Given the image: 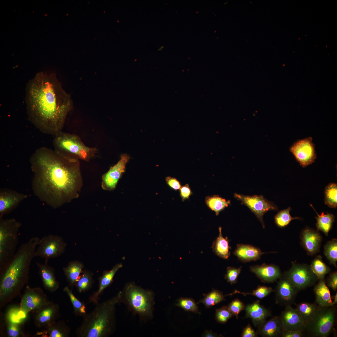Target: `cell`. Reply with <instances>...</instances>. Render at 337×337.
<instances>
[{
    "instance_id": "obj_1",
    "label": "cell",
    "mask_w": 337,
    "mask_h": 337,
    "mask_svg": "<svg viewBox=\"0 0 337 337\" xmlns=\"http://www.w3.org/2000/svg\"><path fill=\"white\" fill-rule=\"evenodd\" d=\"M30 163L33 190L42 201L56 208L78 197L82 185L79 160L43 147L36 150Z\"/></svg>"
},
{
    "instance_id": "obj_2",
    "label": "cell",
    "mask_w": 337,
    "mask_h": 337,
    "mask_svg": "<svg viewBox=\"0 0 337 337\" xmlns=\"http://www.w3.org/2000/svg\"><path fill=\"white\" fill-rule=\"evenodd\" d=\"M27 111L31 122L41 132L55 136L62 131L73 107L70 95L54 73H37L27 90Z\"/></svg>"
},
{
    "instance_id": "obj_3",
    "label": "cell",
    "mask_w": 337,
    "mask_h": 337,
    "mask_svg": "<svg viewBox=\"0 0 337 337\" xmlns=\"http://www.w3.org/2000/svg\"><path fill=\"white\" fill-rule=\"evenodd\" d=\"M40 239L31 238L21 245L10 263L0 273V306L1 308L18 296L28 283L29 267Z\"/></svg>"
},
{
    "instance_id": "obj_4",
    "label": "cell",
    "mask_w": 337,
    "mask_h": 337,
    "mask_svg": "<svg viewBox=\"0 0 337 337\" xmlns=\"http://www.w3.org/2000/svg\"><path fill=\"white\" fill-rule=\"evenodd\" d=\"M121 291L113 297L98 303L94 309L83 317L81 325L76 330L80 337H107L112 333L115 324L116 304L120 302Z\"/></svg>"
},
{
    "instance_id": "obj_5",
    "label": "cell",
    "mask_w": 337,
    "mask_h": 337,
    "mask_svg": "<svg viewBox=\"0 0 337 337\" xmlns=\"http://www.w3.org/2000/svg\"><path fill=\"white\" fill-rule=\"evenodd\" d=\"M53 145L54 150L62 156L85 161L93 158L98 150L86 146L77 135L62 131L54 136Z\"/></svg>"
},
{
    "instance_id": "obj_6",
    "label": "cell",
    "mask_w": 337,
    "mask_h": 337,
    "mask_svg": "<svg viewBox=\"0 0 337 337\" xmlns=\"http://www.w3.org/2000/svg\"><path fill=\"white\" fill-rule=\"evenodd\" d=\"M120 302L125 303L133 312L142 318H150L153 315L154 293L134 283L130 282L125 285L121 291Z\"/></svg>"
},
{
    "instance_id": "obj_7",
    "label": "cell",
    "mask_w": 337,
    "mask_h": 337,
    "mask_svg": "<svg viewBox=\"0 0 337 337\" xmlns=\"http://www.w3.org/2000/svg\"><path fill=\"white\" fill-rule=\"evenodd\" d=\"M21 223L13 219H0V271L2 273L16 253Z\"/></svg>"
},
{
    "instance_id": "obj_8",
    "label": "cell",
    "mask_w": 337,
    "mask_h": 337,
    "mask_svg": "<svg viewBox=\"0 0 337 337\" xmlns=\"http://www.w3.org/2000/svg\"><path fill=\"white\" fill-rule=\"evenodd\" d=\"M336 305L320 306L312 319L305 324L304 336L327 337L333 331L336 324Z\"/></svg>"
},
{
    "instance_id": "obj_9",
    "label": "cell",
    "mask_w": 337,
    "mask_h": 337,
    "mask_svg": "<svg viewBox=\"0 0 337 337\" xmlns=\"http://www.w3.org/2000/svg\"><path fill=\"white\" fill-rule=\"evenodd\" d=\"M284 276L289 280L298 292L314 285L318 280L310 266L294 262Z\"/></svg>"
},
{
    "instance_id": "obj_10",
    "label": "cell",
    "mask_w": 337,
    "mask_h": 337,
    "mask_svg": "<svg viewBox=\"0 0 337 337\" xmlns=\"http://www.w3.org/2000/svg\"><path fill=\"white\" fill-rule=\"evenodd\" d=\"M66 244L60 236L53 235L46 236L40 239L35 252V256L40 257L47 262L52 258L63 254Z\"/></svg>"
},
{
    "instance_id": "obj_11",
    "label": "cell",
    "mask_w": 337,
    "mask_h": 337,
    "mask_svg": "<svg viewBox=\"0 0 337 337\" xmlns=\"http://www.w3.org/2000/svg\"><path fill=\"white\" fill-rule=\"evenodd\" d=\"M312 139L311 137H309L298 140L290 148V152L303 168L312 164L317 158Z\"/></svg>"
},
{
    "instance_id": "obj_12",
    "label": "cell",
    "mask_w": 337,
    "mask_h": 337,
    "mask_svg": "<svg viewBox=\"0 0 337 337\" xmlns=\"http://www.w3.org/2000/svg\"><path fill=\"white\" fill-rule=\"evenodd\" d=\"M49 301L42 289L31 288L27 285L21 298L20 307L28 314L34 312Z\"/></svg>"
},
{
    "instance_id": "obj_13",
    "label": "cell",
    "mask_w": 337,
    "mask_h": 337,
    "mask_svg": "<svg viewBox=\"0 0 337 337\" xmlns=\"http://www.w3.org/2000/svg\"><path fill=\"white\" fill-rule=\"evenodd\" d=\"M234 196L255 214L264 227L262 218L264 213L269 210L277 209L274 204L265 199L262 196H245L235 193Z\"/></svg>"
},
{
    "instance_id": "obj_14",
    "label": "cell",
    "mask_w": 337,
    "mask_h": 337,
    "mask_svg": "<svg viewBox=\"0 0 337 337\" xmlns=\"http://www.w3.org/2000/svg\"><path fill=\"white\" fill-rule=\"evenodd\" d=\"M129 156L126 154H122L118 162L102 177L101 187L104 190L112 191L116 188L117 183L125 172L126 165Z\"/></svg>"
},
{
    "instance_id": "obj_15",
    "label": "cell",
    "mask_w": 337,
    "mask_h": 337,
    "mask_svg": "<svg viewBox=\"0 0 337 337\" xmlns=\"http://www.w3.org/2000/svg\"><path fill=\"white\" fill-rule=\"evenodd\" d=\"M59 312V305L49 301L33 312L34 321L36 326L39 328L46 327L56 321Z\"/></svg>"
},
{
    "instance_id": "obj_16",
    "label": "cell",
    "mask_w": 337,
    "mask_h": 337,
    "mask_svg": "<svg viewBox=\"0 0 337 337\" xmlns=\"http://www.w3.org/2000/svg\"><path fill=\"white\" fill-rule=\"evenodd\" d=\"M280 278L275 290L276 303L285 306L291 305L294 303L298 291L284 275Z\"/></svg>"
},
{
    "instance_id": "obj_17",
    "label": "cell",
    "mask_w": 337,
    "mask_h": 337,
    "mask_svg": "<svg viewBox=\"0 0 337 337\" xmlns=\"http://www.w3.org/2000/svg\"><path fill=\"white\" fill-rule=\"evenodd\" d=\"M27 197L26 195L11 190H1L0 219L14 210Z\"/></svg>"
},
{
    "instance_id": "obj_18",
    "label": "cell",
    "mask_w": 337,
    "mask_h": 337,
    "mask_svg": "<svg viewBox=\"0 0 337 337\" xmlns=\"http://www.w3.org/2000/svg\"><path fill=\"white\" fill-rule=\"evenodd\" d=\"M279 317L284 330L303 331L305 323L296 308H293L291 305L286 306Z\"/></svg>"
},
{
    "instance_id": "obj_19",
    "label": "cell",
    "mask_w": 337,
    "mask_h": 337,
    "mask_svg": "<svg viewBox=\"0 0 337 337\" xmlns=\"http://www.w3.org/2000/svg\"><path fill=\"white\" fill-rule=\"evenodd\" d=\"M244 309L246 317L250 318L255 327L260 325L271 315L268 309L260 304L259 300L246 305Z\"/></svg>"
},
{
    "instance_id": "obj_20",
    "label": "cell",
    "mask_w": 337,
    "mask_h": 337,
    "mask_svg": "<svg viewBox=\"0 0 337 337\" xmlns=\"http://www.w3.org/2000/svg\"><path fill=\"white\" fill-rule=\"evenodd\" d=\"M251 271L264 282H272L282 276L279 268L273 265H255L250 267Z\"/></svg>"
},
{
    "instance_id": "obj_21",
    "label": "cell",
    "mask_w": 337,
    "mask_h": 337,
    "mask_svg": "<svg viewBox=\"0 0 337 337\" xmlns=\"http://www.w3.org/2000/svg\"><path fill=\"white\" fill-rule=\"evenodd\" d=\"M122 266V263H119L115 265L111 270L104 271L99 279L98 289L90 296L89 302L94 304L99 302L100 296L104 291L111 284L115 274Z\"/></svg>"
},
{
    "instance_id": "obj_22",
    "label": "cell",
    "mask_w": 337,
    "mask_h": 337,
    "mask_svg": "<svg viewBox=\"0 0 337 337\" xmlns=\"http://www.w3.org/2000/svg\"><path fill=\"white\" fill-rule=\"evenodd\" d=\"M38 268V273L41 279L43 286L51 292L57 290L59 287V283L56 280L54 269L48 264L36 263Z\"/></svg>"
},
{
    "instance_id": "obj_23",
    "label": "cell",
    "mask_w": 337,
    "mask_h": 337,
    "mask_svg": "<svg viewBox=\"0 0 337 337\" xmlns=\"http://www.w3.org/2000/svg\"><path fill=\"white\" fill-rule=\"evenodd\" d=\"M257 327V333L264 337H281L284 331L280 317L275 316L266 320Z\"/></svg>"
},
{
    "instance_id": "obj_24",
    "label": "cell",
    "mask_w": 337,
    "mask_h": 337,
    "mask_svg": "<svg viewBox=\"0 0 337 337\" xmlns=\"http://www.w3.org/2000/svg\"><path fill=\"white\" fill-rule=\"evenodd\" d=\"M301 239L303 247L309 254L313 255L318 252L322 237L318 231L306 228L302 233Z\"/></svg>"
},
{
    "instance_id": "obj_25",
    "label": "cell",
    "mask_w": 337,
    "mask_h": 337,
    "mask_svg": "<svg viewBox=\"0 0 337 337\" xmlns=\"http://www.w3.org/2000/svg\"><path fill=\"white\" fill-rule=\"evenodd\" d=\"M264 253L259 248L244 244H238L234 254L242 261L249 262L258 259Z\"/></svg>"
},
{
    "instance_id": "obj_26",
    "label": "cell",
    "mask_w": 337,
    "mask_h": 337,
    "mask_svg": "<svg viewBox=\"0 0 337 337\" xmlns=\"http://www.w3.org/2000/svg\"><path fill=\"white\" fill-rule=\"evenodd\" d=\"M314 291L315 294V302L320 306L331 305L332 300L330 292L326 285L324 279L319 280L315 285Z\"/></svg>"
},
{
    "instance_id": "obj_27",
    "label": "cell",
    "mask_w": 337,
    "mask_h": 337,
    "mask_svg": "<svg viewBox=\"0 0 337 337\" xmlns=\"http://www.w3.org/2000/svg\"><path fill=\"white\" fill-rule=\"evenodd\" d=\"M84 266L81 262L72 261L63 268V271L70 286L73 288L83 271Z\"/></svg>"
},
{
    "instance_id": "obj_28",
    "label": "cell",
    "mask_w": 337,
    "mask_h": 337,
    "mask_svg": "<svg viewBox=\"0 0 337 337\" xmlns=\"http://www.w3.org/2000/svg\"><path fill=\"white\" fill-rule=\"evenodd\" d=\"M46 334L49 337H67L71 330L69 326L63 321H55L45 328Z\"/></svg>"
},
{
    "instance_id": "obj_29",
    "label": "cell",
    "mask_w": 337,
    "mask_h": 337,
    "mask_svg": "<svg viewBox=\"0 0 337 337\" xmlns=\"http://www.w3.org/2000/svg\"><path fill=\"white\" fill-rule=\"evenodd\" d=\"M222 228H219L218 236L213 242L212 248L214 252L219 257L225 259H227L230 255L227 238L224 237L222 233Z\"/></svg>"
},
{
    "instance_id": "obj_30",
    "label": "cell",
    "mask_w": 337,
    "mask_h": 337,
    "mask_svg": "<svg viewBox=\"0 0 337 337\" xmlns=\"http://www.w3.org/2000/svg\"><path fill=\"white\" fill-rule=\"evenodd\" d=\"M310 206L317 215V217H315L317 219L316 226L317 230L322 231L327 235L335 221V217L332 213H327L325 214L324 212L319 215L311 204H310Z\"/></svg>"
},
{
    "instance_id": "obj_31",
    "label": "cell",
    "mask_w": 337,
    "mask_h": 337,
    "mask_svg": "<svg viewBox=\"0 0 337 337\" xmlns=\"http://www.w3.org/2000/svg\"><path fill=\"white\" fill-rule=\"evenodd\" d=\"M319 307L315 302L313 303L302 302L296 305V309L301 315L305 324L314 316Z\"/></svg>"
},
{
    "instance_id": "obj_32",
    "label": "cell",
    "mask_w": 337,
    "mask_h": 337,
    "mask_svg": "<svg viewBox=\"0 0 337 337\" xmlns=\"http://www.w3.org/2000/svg\"><path fill=\"white\" fill-rule=\"evenodd\" d=\"M205 202L207 206L211 210L214 211L217 215L228 206L230 203V200L226 201L217 195L207 197Z\"/></svg>"
},
{
    "instance_id": "obj_33",
    "label": "cell",
    "mask_w": 337,
    "mask_h": 337,
    "mask_svg": "<svg viewBox=\"0 0 337 337\" xmlns=\"http://www.w3.org/2000/svg\"><path fill=\"white\" fill-rule=\"evenodd\" d=\"M94 283L93 273L85 270L83 271L75 286L79 292L82 293L91 289Z\"/></svg>"
},
{
    "instance_id": "obj_34",
    "label": "cell",
    "mask_w": 337,
    "mask_h": 337,
    "mask_svg": "<svg viewBox=\"0 0 337 337\" xmlns=\"http://www.w3.org/2000/svg\"><path fill=\"white\" fill-rule=\"evenodd\" d=\"M63 291L68 295L73 306L74 313L76 316L83 318L87 314L85 304L80 300L73 294L72 291L68 286L65 287Z\"/></svg>"
},
{
    "instance_id": "obj_35",
    "label": "cell",
    "mask_w": 337,
    "mask_h": 337,
    "mask_svg": "<svg viewBox=\"0 0 337 337\" xmlns=\"http://www.w3.org/2000/svg\"><path fill=\"white\" fill-rule=\"evenodd\" d=\"M204 296V297L198 303H202L207 308H210L225 300V295L221 291L216 290L213 289Z\"/></svg>"
},
{
    "instance_id": "obj_36",
    "label": "cell",
    "mask_w": 337,
    "mask_h": 337,
    "mask_svg": "<svg viewBox=\"0 0 337 337\" xmlns=\"http://www.w3.org/2000/svg\"><path fill=\"white\" fill-rule=\"evenodd\" d=\"M310 266L318 280L324 279L326 275L330 271V268L322 261L320 256H317L313 260Z\"/></svg>"
},
{
    "instance_id": "obj_37",
    "label": "cell",
    "mask_w": 337,
    "mask_h": 337,
    "mask_svg": "<svg viewBox=\"0 0 337 337\" xmlns=\"http://www.w3.org/2000/svg\"><path fill=\"white\" fill-rule=\"evenodd\" d=\"M337 184L330 183L326 187L325 190V202L329 207L336 208L337 207Z\"/></svg>"
},
{
    "instance_id": "obj_38",
    "label": "cell",
    "mask_w": 337,
    "mask_h": 337,
    "mask_svg": "<svg viewBox=\"0 0 337 337\" xmlns=\"http://www.w3.org/2000/svg\"><path fill=\"white\" fill-rule=\"evenodd\" d=\"M27 314L20 307L12 308L7 313L6 321L21 325L26 319Z\"/></svg>"
},
{
    "instance_id": "obj_39",
    "label": "cell",
    "mask_w": 337,
    "mask_h": 337,
    "mask_svg": "<svg viewBox=\"0 0 337 337\" xmlns=\"http://www.w3.org/2000/svg\"><path fill=\"white\" fill-rule=\"evenodd\" d=\"M324 253L330 263L336 267L337 241L333 239L328 242L324 247Z\"/></svg>"
},
{
    "instance_id": "obj_40",
    "label": "cell",
    "mask_w": 337,
    "mask_h": 337,
    "mask_svg": "<svg viewBox=\"0 0 337 337\" xmlns=\"http://www.w3.org/2000/svg\"><path fill=\"white\" fill-rule=\"evenodd\" d=\"M291 209V208L289 207L287 209L279 212L275 216V222L278 227H284L288 225L291 220L294 219H301L298 217H292L290 213Z\"/></svg>"
},
{
    "instance_id": "obj_41",
    "label": "cell",
    "mask_w": 337,
    "mask_h": 337,
    "mask_svg": "<svg viewBox=\"0 0 337 337\" xmlns=\"http://www.w3.org/2000/svg\"><path fill=\"white\" fill-rule=\"evenodd\" d=\"M274 291V290H273L271 287H268L264 286H259L256 290H253L252 292H242L237 290H235L233 293L227 295H231L237 293L242 294L244 296H245L247 295H251L256 296L258 298L262 299L269 295Z\"/></svg>"
},
{
    "instance_id": "obj_42",
    "label": "cell",
    "mask_w": 337,
    "mask_h": 337,
    "mask_svg": "<svg viewBox=\"0 0 337 337\" xmlns=\"http://www.w3.org/2000/svg\"><path fill=\"white\" fill-rule=\"evenodd\" d=\"M177 305L186 311L199 313L198 307L193 299L180 298L178 300Z\"/></svg>"
},
{
    "instance_id": "obj_43",
    "label": "cell",
    "mask_w": 337,
    "mask_h": 337,
    "mask_svg": "<svg viewBox=\"0 0 337 337\" xmlns=\"http://www.w3.org/2000/svg\"><path fill=\"white\" fill-rule=\"evenodd\" d=\"M227 306H223L216 311L215 319L218 323L224 324L233 316Z\"/></svg>"
},
{
    "instance_id": "obj_44",
    "label": "cell",
    "mask_w": 337,
    "mask_h": 337,
    "mask_svg": "<svg viewBox=\"0 0 337 337\" xmlns=\"http://www.w3.org/2000/svg\"><path fill=\"white\" fill-rule=\"evenodd\" d=\"M6 323L7 333L8 336L18 337L23 335L21 325L7 321Z\"/></svg>"
},
{
    "instance_id": "obj_45",
    "label": "cell",
    "mask_w": 337,
    "mask_h": 337,
    "mask_svg": "<svg viewBox=\"0 0 337 337\" xmlns=\"http://www.w3.org/2000/svg\"><path fill=\"white\" fill-rule=\"evenodd\" d=\"M241 271V267L236 268L228 267L227 268V273L225 275V279L227 282L231 284L236 283L237 281L238 276Z\"/></svg>"
},
{
    "instance_id": "obj_46",
    "label": "cell",
    "mask_w": 337,
    "mask_h": 337,
    "mask_svg": "<svg viewBox=\"0 0 337 337\" xmlns=\"http://www.w3.org/2000/svg\"><path fill=\"white\" fill-rule=\"evenodd\" d=\"M227 307L233 315L238 318L239 313L244 309L245 306L243 303L238 299L232 300L227 306Z\"/></svg>"
},
{
    "instance_id": "obj_47",
    "label": "cell",
    "mask_w": 337,
    "mask_h": 337,
    "mask_svg": "<svg viewBox=\"0 0 337 337\" xmlns=\"http://www.w3.org/2000/svg\"><path fill=\"white\" fill-rule=\"evenodd\" d=\"M327 286L336 291L337 289V273L334 271L331 273L327 281Z\"/></svg>"
},
{
    "instance_id": "obj_48",
    "label": "cell",
    "mask_w": 337,
    "mask_h": 337,
    "mask_svg": "<svg viewBox=\"0 0 337 337\" xmlns=\"http://www.w3.org/2000/svg\"><path fill=\"white\" fill-rule=\"evenodd\" d=\"M180 195L183 201L188 199L192 194L191 189L188 184L181 187L179 189Z\"/></svg>"
},
{
    "instance_id": "obj_49",
    "label": "cell",
    "mask_w": 337,
    "mask_h": 337,
    "mask_svg": "<svg viewBox=\"0 0 337 337\" xmlns=\"http://www.w3.org/2000/svg\"><path fill=\"white\" fill-rule=\"evenodd\" d=\"M165 180L168 185L173 190L176 191L179 190L181 187L180 182L175 178L167 177Z\"/></svg>"
},
{
    "instance_id": "obj_50",
    "label": "cell",
    "mask_w": 337,
    "mask_h": 337,
    "mask_svg": "<svg viewBox=\"0 0 337 337\" xmlns=\"http://www.w3.org/2000/svg\"><path fill=\"white\" fill-rule=\"evenodd\" d=\"M257 336V334L252 328L251 326L248 324L243 330L241 335L242 337H256Z\"/></svg>"
},
{
    "instance_id": "obj_51",
    "label": "cell",
    "mask_w": 337,
    "mask_h": 337,
    "mask_svg": "<svg viewBox=\"0 0 337 337\" xmlns=\"http://www.w3.org/2000/svg\"><path fill=\"white\" fill-rule=\"evenodd\" d=\"M302 332L296 331L284 330L281 337H302Z\"/></svg>"
},
{
    "instance_id": "obj_52",
    "label": "cell",
    "mask_w": 337,
    "mask_h": 337,
    "mask_svg": "<svg viewBox=\"0 0 337 337\" xmlns=\"http://www.w3.org/2000/svg\"><path fill=\"white\" fill-rule=\"evenodd\" d=\"M203 336L205 337H217V335L211 331L206 330L203 334Z\"/></svg>"
},
{
    "instance_id": "obj_53",
    "label": "cell",
    "mask_w": 337,
    "mask_h": 337,
    "mask_svg": "<svg viewBox=\"0 0 337 337\" xmlns=\"http://www.w3.org/2000/svg\"><path fill=\"white\" fill-rule=\"evenodd\" d=\"M333 297V301H332L331 305H335L337 304V293Z\"/></svg>"
}]
</instances>
